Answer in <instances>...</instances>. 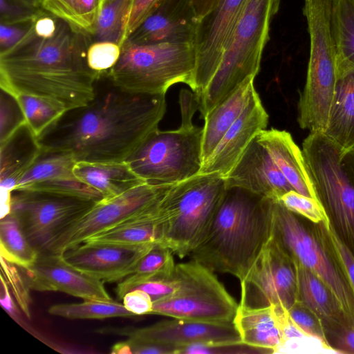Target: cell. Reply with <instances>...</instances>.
<instances>
[{"mask_svg": "<svg viewBox=\"0 0 354 354\" xmlns=\"http://www.w3.org/2000/svg\"><path fill=\"white\" fill-rule=\"evenodd\" d=\"M165 111V94L132 93L101 73L93 98L66 111L38 142L41 149L68 153L76 162H124L158 129Z\"/></svg>", "mask_w": 354, "mask_h": 354, "instance_id": "1", "label": "cell"}, {"mask_svg": "<svg viewBox=\"0 0 354 354\" xmlns=\"http://www.w3.org/2000/svg\"><path fill=\"white\" fill-rule=\"evenodd\" d=\"M89 35L38 10L26 35L0 53V87L53 101L66 111L94 97L100 73L86 61Z\"/></svg>", "mask_w": 354, "mask_h": 354, "instance_id": "2", "label": "cell"}, {"mask_svg": "<svg viewBox=\"0 0 354 354\" xmlns=\"http://www.w3.org/2000/svg\"><path fill=\"white\" fill-rule=\"evenodd\" d=\"M274 201L227 187L205 237L189 254L192 260L243 280L272 236Z\"/></svg>", "mask_w": 354, "mask_h": 354, "instance_id": "3", "label": "cell"}, {"mask_svg": "<svg viewBox=\"0 0 354 354\" xmlns=\"http://www.w3.org/2000/svg\"><path fill=\"white\" fill-rule=\"evenodd\" d=\"M281 0H247L221 62L202 95L198 111L205 118L243 82L255 78L270 38L272 19Z\"/></svg>", "mask_w": 354, "mask_h": 354, "instance_id": "4", "label": "cell"}, {"mask_svg": "<svg viewBox=\"0 0 354 354\" xmlns=\"http://www.w3.org/2000/svg\"><path fill=\"white\" fill-rule=\"evenodd\" d=\"M302 153L329 226L354 257V151H342L323 133L310 132Z\"/></svg>", "mask_w": 354, "mask_h": 354, "instance_id": "5", "label": "cell"}, {"mask_svg": "<svg viewBox=\"0 0 354 354\" xmlns=\"http://www.w3.org/2000/svg\"><path fill=\"white\" fill-rule=\"evenodd\" d=\"M272 236L295 263L330 288L354 320V290L332 243L328 222L314 223L274 200Z\"/></svg>", "mask_w": 354, "mask_h": 354, "instance_id": "6", "label": "cell"}, {"mask_svg": "<svg viewBox=\"0 0 354 354\" xmlns=\"http://www.w3.org/2000/svg\"><path fill=\"white\" fill-rule=\"evenodd\" d=\"M227 189L225 179L214 174H198L176 183L162 201L166 215L161 243L179 258L205 237Z\"/></svg>", "mask_w": 354, "mask_h": 354, "instance_id": "7", "label": "cell"}, {"mask_svg": "<svg viewBox=\"0 0 354 354\" xmlns=\"http://www.w3.org/2000/svg\"><path fill=\"white\" fill-rule=\"evenodd\" d=\"M196 56L189 44L139 45L125 41L117 63L106 72L118 86L137 93L165 94L174 84L192 90Z\"/></svg>", "mask_w": 354, "mask_h": 354, "instance_id": "8", "label": "cell"}, {"mask_svg": "<svg viewBox=\"0 0 354 354\" xmlns=\"http://www.w3.org/2000/svg\"><path fill=\"white\" fill-rule=\"evenodd\" d=\"M169 279L171 295L153 301L149 315L212 323L233 322L239 304L214 272L192 260L176 264Z\"/></svg>", "mask_w": 354, "mask_h": 354, "instance_id": "9", "label": "cell"}, {"mask_svg": "<svg viewBox=\"0 0 354 354\" xmlns=\"http://www.w3.org/2000/svg\"><path fill=\"white\" fill-rule=\"evenodd\" d=\"M203 127L153 131L126 160L147 184L171 185L198 174L203 165Z\"/></svg>", "mask_w": 354, "mask_h": 354, "instance_id": "10", "label": "cell"}, {"mask_svg": "<svg viewBox=\"0 0 354 354\" xmlns=\"http://www.w3.org/2000/svg\"><path fill=\"white\" fill-rule=\"evenodd\" d=\"M171 185L143 183L115 197L95 203L58 232L46 252L62 254L89 237L156 207Z\"/></svg>", "mask_w": 354, "mask_h": 354, "instance_id": "11", "label": "cell"}, {"mask_svg": "<svg viewBox=\"0 0 354 354\" xmlns=\"http://www.w3.org/2000/svg\"><path fill=\"white\" fill-rule=\"evenodd\" d=\"M241 307L277 305L288 310L297 301L296 264L272 236L241 281Z\"/></svg>", "mask_w": 354, "mask_h": 354, "instance_id": "12", "label": "cell"}, {"mask_svg": "<svg viewBox=\"0 0 354 354\" xmlns=\"http://www.w3.org/2000/svg\"><path fill=\"white\" fill-rule=\"evenodd\" d=\"M97 202L47 192L13 190L11 211L32 245L46 252L58 232Z\"/></svg>", "mask_w": 354, "mask_h": 354, "instance_id": "13", "label": "cell"}, {"mask_svg": "<svg viewBox=\"0 0 354 354\" xmlns=\"http://www.w3.org/2000/svg\"><path fill=\"white\" fill-rule=\"evenodd\" d=\"M247 0H221L198 20L192 91L198 98L215 74Z\"/></svg>", "mask_w": 354, "mask_h": 354, "instance_id": "14", "label": "cell"}, {"mask_svg": "<svg viewBox=\"0 0 354 354\" xmlns=\"http://www.w3.org/2000/svg\"><path fill=\"white\" fill-rule=\"evenodd\" d=\"M100 333L170 345L177 347L178 350L181 346L194 344H226L242 342L234 322L212 323L175 318L144 328H104Z\"/></svg>", "mask_w": 354, "mask_h": 354, "instance_id": "15", "label": "cell"}, {"mask_svg": "<svg viewBox=\"0 0 354 354\" xmlns=\"http://www.w3.org/2000/svg\"><path fill=\"white\" fill-rule=\"evenodd\" d=\"M153 244L82 243L61 254L67 263L81 272L103 282L112 283L133 274L140 259Z\"/></svg>", "mask_w": 354, "mask_h": 354, "instance_id": "16", "label": "cell"}, {"mask_svg": "<svg viewBox=\"0 0 354 354\" xmlns=\"http://www.w3.org/2000/svg\"><path fill=\"white\" fill-rule=\"evenodd\" d=\"M22 269L30 289L59 291L84 300L112 301L103 281L74 268L61 254L39 253L33 264Z\"/></svg>", "mask_w": 354, "mask_h": 354, "instance_id": "17", "label": "cell"}, {"mask_svg": "<svg viewBox=\"0 0 354 354\" xmlns=\"http://www.w3.org/2000/svg\"><path fill=\"white\" fill-rule=\"evenodd\" d=\"M268 118L254 90L248 104L203 164L198 174H214L225 178L250 143L266 129Z\"/></svg>", "mask_w": 354, "mask_h": 354, "instance_id": "18", "label": "cell"}, {"mask_svg": "<svg viewBox=\"0 0 354 354\" xmlns=\"http://www.w3.org/2000/svg\"><path fill=\"white\" fill-rule=\"evenodd\" d=\"M198 22L191 0H162L127 40L139 45H194Z\"/></svg>", "mask_w": 354, "mask_h": 354, "instance_id": "19", "label": "cell"}, {"mask_svg": "<svg viewBox=\"0 0 354 354\" xmlns=\"http://www.w3.org/2000/svg\"><path fill=\"white\" fill-rule=\"evenodd\" d=\"M225 179L227 187H239L274 200L293 189L257 137Z\"/></svg>", "mask_w": 354, "mask_h": 354, "instance_id": "20", "label": "cell"}, {"mask_svg": "<svg viewBox=\"0 0 354 354\" xmlns=\"http://www.w3.org/2000/svg\"><path fill=\"white\" fill-rule=\"evenodd\" d=\"M257 138L292 189L302 195L317 199L302 150L290 133L276 129H264Z\"/></svg>", "mask_w": 354, "mask_h": 354, "instance_id": "21", "label": "cell"}, {"mask_svg": "<svg viewBox=\"0 0 354 354\" xmlns=\"http://www.w3.org/2000/svg\"><path fill=\"white\" fill-rule=\"evenodd\" d=\"M41 151L37 138L26 123L0 143L1 194H11L23 174Z\"/></svg>", "mask_w": 354, "mask_h": 354, "instance_id": "22", "label": "cell"}, {"mask_svg": "<svg viewBox=\"0 0 354 354\" xmlns=\"http://www.w3.org/2000/svg\"><path fill=\"white\" fill-rule=\"evenodd\" d=\"M323 133L342 151H354V66L338 73L328 120Z\"/></svg>", "mask_w": 354, "mask_h": 354, "instance_id": "23", "label": "cell"}, {"mask_svg": "<svg viewBox=\"0 0 354 354\" xmlns=\"http://www.w3.org/2000/svg\"><path fill=\"white\" fill-rule=\"evenodd\" d=\"M254 80L249 78L243 82L204 118L201 147L203 164L248 104L256 90Z\"/></svg>", "mask_w": 354, "mask_h": 354, "instance_id": "24", "label": "cell"}, {"mask_svg": "<svg viewBox=\"0 0 354 354\" xmlns=\"http://www.w3.org/2000/svg\"><path fill=\"white\" fill-rule=\"evenodd\" d=\"M296 264L297 300L313 310L323 328L354 320L344 310L338 298L317 275L299 263Z\"/></svg>", "mask_w": 354, "mask_h": 354, "instance_id": "25", "label": "cell"}, {"mask_svg": "<svg viewBox=\"0 0 354 354\" xmlns=\"http://www.w3.org/2000/svg\"><path fill=\"white\" fill-rule=\"evenodd\" d=\"M73 171L79 180L98 191L104 200L112 198L145 183L126 161L76 162Z\"/></svg>", "mask_w": 354, "mask_h": 354, "instance_id": "26", "label": "cell"}, {"mask_svg": "<svg viewBox=\"0 0 354 354\" xmlns=\"http://www.w3.org/2000/svg\"><path fill=\"white\" fill-rule=\"evenodd\" d=\"M162 201L156 207L111 229L96 234L83 243L145 245L161 243L166 216Z\"/></svg>", "mask_w": 354, "mask_h": 354, "instance_id": "27", "label": "cell"}, {"mask_svg": "<svg viewBox=\"0 0 354 354\" xmlns=\"http://www.w3.org/2000/svg\"><path fill=\"white\" fill-rule=\"evenodd\" d=\"M241 341L274 353L282 335L273 306L262 308L238 307L233 321Z\"/></svg>", "mask_w": 354, "mask_h": 354, "instance_id": "28", "label": "cell"}, {"mask_svg": "<svg viewBox=\"0 0 354 354\" xmlns=\"http://www.w3.org/2000/svg\"><path fill=\"white\" fill-rule=\"evenodd\" d=\"M0 254L22 268L33 264L39 254L28 241L19 218L12 212L0 221Z\"/></svg>", "mask_w": 354, "mask_h": 354, "instance_id": "29", "label": "cell"}, {"mask_svg": "<svg viewBox=\"0 0 354 354\" xmlns=\"http://www.w3.org/2000/svg\"><path fill=\"white\" fill-rule=\"evenodd\" d=\"M332 24L338 75L354 66V0H333Z\"/></svg>", "mask_w": 354, "mask_h": 354, "instance_id": "30", "label": "cell"}, {"mask_svg": "<svg viewBox=\"0 0 354 354\" xmlns=\"http://www.w3.org/2000/svg\"><path fill=\"white\" fill-rule=\"evenodd\" d=\"M170 248L160 242L153 243L139 261L134 272L116 288V293L122 299L124 290L135 283L170 275L176 266Z\"/></svg>", "mask_w": 354, "mask_h": 354, "instance_id": "31", "label": "cell"}, {"mask_svg": "<svg viewBox=\"0 0 354 354\" xmlns=\"http://www.w3.org/2000/svg\"><path fill=\"white\" fill-rule=\"evenodd\" d=\"M75 163L76 160L68 153L41 149L35 161L20 177L14 190L59 178L73 176Z\"/></svg>", "mask_w": 354, "mask_h": 354, "instance_id": "32", "label": "cell"}, {"mask_svg": "<svg viewBox=\"0 0 354 354\" xmlns=\"http://www.w3.org/2000/svg\"><path fill=\"white\" fill-rule=\"evenodd\" d=\"M41 8L86 34L93 35L100 0H42Z\"/></svg>", "mask_w": 354, "mask_h": 354, "instance_id": "33", "label": "cell"}, {"mask_svg": "<svg viewBox=\"0 0 354 354\" xmlns=\"http://www.w3.org/2000/svg\"><path fill=\"white\" fill-rule=\"evenodd\" d=\"M13 95L24 115L26 124L37 139L67 111L59 104L45 98L25 93Z\"/></svg>", "mask_w": 354, "mask_h": 354, "instance_id": "34", "label": "cell"}, {"mask_svg": "<svg viewBox=\"0 0 354 354\" xmlns=\"http://www.w3.org/2000/svg\"><path fill=\"white\" fill-rule=\"evenodd\" d=\"M53 315L67 319H105L110 317H133L123 304L114 301L84 300L78 304H57L48 308Z\"/></svg>", "mask_w": 354, "mask_h": 354, "instance_id": "35", "label": "cell"}, {"mask_svg": "<svg viewBox=\"0 0 354 354\" xmlns=\"http://www.w3.org/2000/svg\"><path fill=\"white\" fill-rule=\"evenodd\" d=\"M131 0H106L101 7L93 36L121 46L123 20Z\"/></svg>", "mask_w": 354, "mask_h": 354, "instance_id": "36", "label": "cell"}, {"mask_svg": "<svg viewBox=\"0 0 354 354\" xmlns=\"http://www.w3.org/2000/svg\"><path fill=\"white\" fill-rule=\"evenodd\" d=\"M278 201L290 211L314 223L328 222L324 208L317 199L292 189L283 194Z\"/></svg>", "mask_w": 354, "mask_h": 354, "instance_id": "37", "label": "cell"}, {"mask_svg": "<svg viewBox=\"0 0 354 354\" xmlns=\"http://www.w3.org/2000/svg\"><path fill=\"white\" fill-rule=\"evenodd\" d=\"M25 123L24 115L15 97L1 88L0 143Z\"/></svg>", "mask_w": 354, "mask_h": 354, "instance_id": "38", "label": "cell"}, {"mask_svg": "<svg viewBox=\"0 0 354 354\" xmlns=\"http://www.w3.org/2000/svg\"><path fill=\"white\" fill-rule=\"evenodd\" d=\"M120 53L121 46L118 44L110 41H95L87 49L88 66L97 73L107 72L117 63Z\"/></svg>", "mask_w": 354, "mask_h": 354, "instance_id": "39", "label": "cell"}, {"mask_svg": "<svg viewBox=\"0 0 354 354\" xmlns=\"http://www.w3.org/2000/svg\"><path fill=\"white\" fill-rule=\"evenodd\" d=\"M1 274L10 286L17 304L23 313L30 317V289L23 272L18 270V266L1 257Z\"/></svg>", "mask_w": 354, "mask_h": 354, "instance_id": "40", "label": "cell"}, {"mask_svg": "<svg viewBox=\"0 0 354 354\" xmlns=\"http://www.w3.org/2000/svg\"><path fill=\"white\" fill-rule=\"evenodd\" d=\"M274 353H337L322 339L306 333L282 339Z\"/></svg>", "mask_w": 354, "mask_h": 354, "instance_id": "41", "label": "cell"}, {"mask_svg": "<svg viewBox=\"0 0 354 354\" xmlns=\"http://www.w3.org/2000/svg\"><path fill=\"white\" fill-rule=\"evenodd\" d=\"M162 0H131L123 20L121 46L155 10Z\"/></svg>", "mask_w": 354, "mask_h": 354, "instance_id": "42", "label": "cell"}, {"mask_svg": "<svg viewBox=\"0 0 354 354\" xmlns=\"http://www.w3.org/2000/svg\"><path fill=\"white\" fill-rule=\"evenodd\" d=\"M288 313L295 324L304 332L326 342L321 319L308 307L297 300L288 310Z\"/></svg>", "mask_w": 354, "mask_h": 354, "instance_id": "43", "label": "cell"}, {"mask_svg": "<svg viewBox=\"0 0 354 354\" xmlns=\"http://www.w3.org/2000/svg\"><path fill=\"white\" fill-rule=\"evenodd\" d=\"M324 330L327 344L337 353L354 354V322L348 320Z\"/></svg>", "mask_w": 354, "mask_h": 354, "instance_id": "44", "label": "cell"}, {"mask_svg": "<svg viewBox=\"0 0 354 354\" xmlns=\"http://www.w3.org/2000/svg\"><path fill=\"white\" fill-rule=\"evenodd\" d=\"M269 353L267 350L248 346L245 344H194L181 346L177 354L207 353Z\"/></svg>", "mask_w": 354, "mask_h": 354, "instance_id": "45", "label": "cell"}, {"mask_svg": "<svg viewBox=\"0 0 354 354\" xmlns=\"http://www.w3.org/2000/svg\"><path fill=\"white\" fill-rule=\"evenodd\" d=\"M31 21L32 19L21 23L1 21L0 53L6 51L15 46L26 35L30 28Z\"/></svg>", "mask_w": 354, "mask_h": 354, "instance_id": "46", "label": "cell"}, {"mask_svg": "<svg viewBox=\"0 0 354 354\" xmlns=\"http://www.w3.org/2000/svg\"><path fill=\"white\" fill-rule=\"evenodd\" d=\"M37 10L28 8L15 0H0L1 21L26 22L32 19Z\"/></svg>", "mask_w": 354, "mask_h": 354, "instance_id": "47", "label": "cell"}, {"mask_svg": "<svg viewBox=\"0 0 354 354\" xmlns=\"http://www.w3.org/2000/svg\"><path fill=\"white\" fill-rule=\"evenodd\" d=\"M123 305L135 315H149L153 308V300L146 292L136 289L126 293L123 297Z\"/></svg>", "mask_w": 354, "mask_h": 354, "instance_id": "48", "label": "cell"}, {"mask_svg": "<svg viewBox=\"0 0 354 354\" xmlns=\"http://www.w3.org/2000/svg\"><path fill=\"white\" fill-rule=\"evenodd\" d=\"M132 354H176L177 347L129 337Z\"/></svg>", "mask_w": 354, "mask_h": 354, "instance_id": "49", "label": "cell"}, {"mask_svg": "<svg viewBox=\"0 0 354 354\" xmlns=\"http://www.w3.org/2000/svg\"><path fill=\"white\" fill-rule=\"evenodd\" d=\"M179 104L182 119L180 126L193 127L192 118L195 112L198 110L196 94L192 91L182 89L179 96Z\"/></svg>", "mask_w": 354, "mask_h": 354, "instance_id": "50", "label": "cell"}, {"mask_svg": "<svg viewBox=\"0 0 354 354\" xmlns=\"http://www.w3.org/2000/svg\"><path fill=\"white\" fill-rule=\"evenodd\" d=\"M329 231L333 247L342 263L343 264L350 283L354 290V257L344 243L334 234L330 226Z\"/></svg>", "mask_w": 354, "mask_h": 354, "instance_id": "51", "label": "cell"}, {"mask_svg": "<svg viewBox=\"0 0 354 354\" xmlns=\"http://www.w3.org/2000/svg\"><path fill=\"white\" fill-rule=\"evenodd\" d=\"M1 306L15 320L19 317V312L17 306L11 297L8 283L2 274H1Z\"/></svg>", "mask_w": 354, "mask_h": 354, "instance_id": "52", "label": "cell"}, {"mask_svg": "<svg viewBox=\"0 0 354 354\" xmlns=\"http://www.w3.org/2000/svg\"><path fill=\"white\" fill-rule=\"evenodd\" d=\"M221 0H191L198 20L209 13Z\"/></svg>", "mask_w": 354, "mask_h": 354, "instance_id": "53", "label": "cell"}, {"mask_svg": "<svg viewBox=\"0 0 354 354\" xmlns=\"http://www.w3.org/2000/svg\"><path fill=\"white\" fill-rule=\"evenodd\" d=\"M112 354H132L131 347L125 340L115 344L111 350Z\"/></svg>", "mask_w": 354, "mask_h": 354, "instance_id": "54", "label": "cell"}, {"mask_svg": "<svg viewBox=\"0 0 354 354\" xmlns=\"http://www.w3.org/2000/svg\"><path fill=\"white\" fill-rule=\"evenodd\" d=\"M24 6L33 10L41 9L42 0H15Z\"/></svg>", "mask_w": 354, "mask_h": 354, "instance_id": "55", "label": "cell"}, {"mask_svg": "<svg viewBox=\"0 0 354 354\" xmlns=\"http://www.w3.org/2000/svg\"><path fill=\"white\" fill-rule=\"evenodd\" d=\"M106 0H100V10L101 8V7L102 6V5L104 4V3L105 2ZM99 10V11H100Z\"/></svg>", "mask_w": 354, "mask_h": 354, "instance_id": "56", "label": "cell"}]
</instances>
